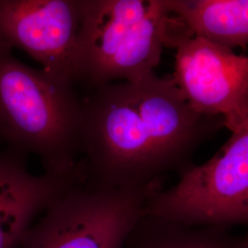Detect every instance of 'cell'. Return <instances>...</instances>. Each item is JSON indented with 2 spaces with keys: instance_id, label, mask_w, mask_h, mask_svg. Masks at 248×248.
Segmentation results:
<instances>
[{
  "instance_id": "cell-1",
  "label": "cell",
  "mask_w": 248,
  "mask_h": 248,
  "mask_svg": "<svg viewBox=\"0 0 248 248\" xmlns=\"http://www.w3.org/2000/svg\"><path fill=\"white\" fill-rule=\"evenodd\" d=\"M224 126L221 117L188 105L172 76L116 82L83 101V183L98 188L143 187L191 165L198 146Z\"/></svg>"
},
{
  "instance_id": "cell-2",
  "label": "cell",
  "mask_w": 248,
  "mask_h": 248,
  "mask_svg": "<svg viewBox=\"0 0 248 248\" xmlns=\"http://www.w3.org/2000/svg\"><path fill=\"white\" fill-rule=\"evenodd\" d=\"M82 109L73 84L27 65L0 41L1 145L34 155L45 173L78 172Z\"/></svg>"
},
{
  "instance_id": "cell-3",
  "label": "cell",
  "mask_w": 248,
  "mask_h": 248,
  "mask_svg": "<svg viewBox=\"0 0 248 248\" xmlns=\"http://www.w3.org/2000/svg\"><path fill=\"white\" fill-rule=\"evenodd\" d=\"M76 80L96 89L155 74L168 47L166 0H81Z\"/></svg>"
},
{
  "instance_id": "cell-4",
  "label": "cell",
  "mask_w": 248,
  "mask_h": 248,
  "mask_svg": "<svg viewBox=\"0 0 248 248\" xmlns=\"http://www.w3.org/2000/svg\"><path fill=\"white\" fill-rule=\"evenodd\" d=\"M159 186L98 188L81 182L45 210L19 248H123Z\"/></svg>"
},
{
  "instance_id": "cell-5",
  "label": "cell",
  "mask_w": 248,
  "mask_h": 248,
  "mask_svg": "<svg viewBox=\"0 0 248 248\" xmlns=\"http://www.w3.org/2000/svg\"><path fill=\"white\" fill-rule=\"evenodd\" d=\"M179 174L175 186L151 196L144 214L190 226L248 224V129L232 133L211 159Z\"/></svg>"
},
{
  "instance_id": "cell-6",
  "label": "cell",
  "mask_w": 248,
  "mask_h": 248,
  "mask_svg": "<svg viewBox=\"0 0 248 248\" xmlns=\"http://www.w3.org/2000/svg\"><path fill=\"white\" fill-rule=\"evenodd\" d=\"M168 47L176 49L172 78L188 105L221 117L232 133L248 129V57L192 35L178 18Z\"/></svg>"
},
{
  "instance_id": "cell-7",
  "label": "cell",
  "mask_w": 248,
  "mask_h": 248,
  "mask_svg": "<svg viewBox=\"0 0 248 248\" xmlns=\"http://www.w3.org/2000/svg\"><path fill=\"white\" fill-rule=\"evenodd\" d=\"M81 0H0V41L75 84Z\"/></svg>"
},
{
  "instance_id": "cell-8",
  "label": "cell",
  "mask_w": 248,
  "mask_h": 248,
  "mask_svg": "<svg viewBox=\"0 0 248 248\" xmlns=\"http://www.w3.org/2000/svg\"><path fill=\"white\" fill-rule=\"evenodd\" d=\"M26 155L0 144V248H17L36 217L73 186L83 182V169L70 175H36Z\"/></svg>"
},
{
  "instance_id": "cell-9",
  "label": "cell",
  "mask_w": 248,
  "mask_h": 248,
  "mask_svg": "<svg viewBox=\"0 0 248 248\" xmlns=\"http://www.w3.org/2000/svg\"><path fill=\"white\" fill-rule=\"evenodd\" d=\"M192 35L232 50L248 45V0H166Z\"/></svg>"
},
{
  "instance_id": "cell-10",
  "label": "cell",
  "mask_w": 248,
  "mask_h": 248,
  "mask_svg": "<svg viewBox=\"0 0 248 248\" xmlns=\"http://www.w3.org/2000/svg\"><path fill=\"white\" fill-rule=\"evenodd\" d=\"M239 242L226 227L190 226L143 213L123 248H237Z\"/></svg>"
},
{
  "instance_id": "cell-11",
  "label": "cell",
  "mask_w": 248,
  "mask_h": 248,
  "mask_svg": "<svg viewBox=\"0 0 248 248\" xmlns=\"http://www.w3.org/2000/svg\"><path fill=\"white\" fill-rule=\"evenodd\" d=\"M237 248H248V234L240 237V242Z\"/></svg>"
}]
</instances>
